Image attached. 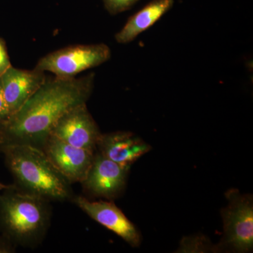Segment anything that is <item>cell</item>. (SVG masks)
<instances>
[{
  "label": "cell",
  "mask_w": 253,
  "mask_h": 253,
  "mask_svg": "<svg viewBox=\"0 0 253 253\" xmlns=\"http://www.w3.org/2000/svg\"><path fill=\"white\" fill-rule=\"evenodd\" d=\"M94 82L93 73L78 78L46 79L16 112L0 125V148L17 144L41 148L63 115L86 104Z\"/></svg>",
  "instance_id": "cell-1"
},
{
  "label": "cell",
  "mask_w": 253,
  "mask_h": 253,
  "mask_svg": "<svg viewBox=\"0 0 253 253\" xmlns=\"http://www.w3.org/2000/svg\"><path fill=\"white\" fill-rule=\"evenodd\" d=\"M6 167L18 189L48 201H64L72 198L69 182L56 169L43 150L28 144L0 148Z\"/></svg>",
  "instance_id": "cell-2"
},
{
  "label": "cell",
  "mask_w": 253,
  "mask_h": 253,
  "mask_svg": "<svg viewBox=\"0 0 253 253\" xmlns=\"http://www.w3.org/2000/svg\"><path fill=\"white\" fill-rule=\"evenodd\" d=\"M0 195V231L15 245L35 246L49 227V201L10 185Z\"/></svg>",
  "instance_id": "cell-3"
},
{
  "label": "cell",
  "mask_w": 253,
  "mask_h": 253,
  "mask_svg": "<svg viewBox=\"0 0 253 253\" xmlns=\"http://www.w3.org/2000/svg\"><path fill=\"white\" fill-rule=\"evenodd\" d=\"M226 196L229 204L221 211L224 236L218 249L249 252L253 247L252 196L241 194L236 189L229 190Z\"/></svg>",
  "instance_id": "cell-4"
},
{
  "label": "cell",
  "mask_w": 253,
  "mask_h": 253,
  "mask_svg": "<svg viewBox=\"0 0 253 253\" xmlns=\"http://www.w3.org/2000/svg\"><path fill=\"white\" fill-rule=\"evenodd\" d=\"M109 46L105 44L68 46L41 58L37 69L50 72L59 78H73L86 70L99 66L111 58Z\"/></svg>",
  "instance_id": "cell-5"
},
{
  "label": "cell",
  "mask_w": 253,
  "mask_h": 253,
  "mask_svg": "<svg viewBox=\"0 0 253 253\" xmlns=\"http://www.w3.org/2000/svg\"><path fill=\"white\" fill-rule=\"evenodd\" d=\"M50 161L70 183H82L90 169L95 151L76 147L49 135L41 146Z\"/></svg>",
  "instance_id": "cell-6"
},
{
  "label": "cell",
  "mask_w": 253,
  "mask_h": 253,
  "mask_svg": "<svg viewBox=\"0 0 253 253\" xmlns=\"http://www.w3.org/2000/svg\"><path fill=\"white\" fill-rule=\"evenodd\" d=\"M101 134L86 104L79 105L63 115L50 133L76 147L94 151Z\"/></svg>",
  "instance_id": "cell-7"
},
{
  "label": "cell",
  "mask_w": 253,
  "mask_h": 253,
  "mask_svg": "<svg viewBox=\"0 0 253 253\" xmlns=\"http://www.w3.org/2000/svg\"><path fill=\"white\" fill-rule=\"evenodd\" d=\"M129 170V168L113 162L98 151L95 153L90 169L81 184L92 196L112 199L124 189Z\"/></svg>",
  "instance_id": "cell-8"
},
{
  "label": "cell",
  "mask_w": 253,
  "mask_h": 253,
  "mask_svg": "<svg viewBox=\"0 0 253 253\" xmlns=\"http://www.w3.org/2000/svg\"><path fill=\"white\" fill-rule=\"evenodd\" d=\"M74 201L91 219L112 231L130 246L137 247L140 244L139 231L113 203L91 201L83 196H78Z\"/></svg>",
  "instance_id": "cell-9"
},
{
  "label": "cell",
  "mask_w": 253,
  "mask_h": 253,
  "mask_svg": "<svg viewBox=\"0 0 253 253\" xmlns=\"http://www.w3.org/2000/svg\"><path fill=\"white\" fill-rule=\"evenodd\" d=\"M46 79L45 72L36 68L26 71L12 66L0 76L5 100L11 116L45 83Z\"/></svg>",
  "instance_id": "cell-10"
},
{
  "label": "cell",
  "mask_w": 253,
  "mask_h": 253,
  "mask_svg": "<svg viewBox=\"0 0 253 253\" xmlns=\"http://www.w3.org/2000/svg\"><path fill=\"white\" fill-rule=\"evenodd\" d=\"M100 154L123 167L130 168L151 146L129 131H115L101 134L96 149Z\"/></svg>",
  "instance_id": "cell-11"
},
{
  "label": "cell",
  "mask_w": 253,
  "mask_h": 253,
  "mask_svg": "<svg viewBox=\"0 0 253 253\" xmlns=\"http://www.w3.org/2000/svg\"><path fill=\"white\" fill-rule=\"evenodd\" d=\"M174 5V0H153L129 17L126 25L115 36L120 44L134 41L143 32L151 28Z\"/></svg>",
  "instance_id": "cell-12"
},
{
  "label": "cell",
  "mask_w": 253,
  "mask_h": 253,
  "mask_svg": "<svg viewBox=\"0 0 253 253\" xmlns=\"http://www.w3.org/2000/svg\"><path fill=\"white\" fill-rule=\"evenodd\" d=\"M217 246H213L204 236H195L181 240L178 253L217 252Z\"/></svg>",
  "instance_id": "cell-13"
},
{
  "label": "cell",
  "mask_w": 253,
  "mask_h": 253,
  "mask_svg": "<svg viewBox=\"0 0 253 253\" xmlns=\"http://www.w3.org/2000/svg\"><path fill=\"white\" fill-rule=\"evenodd\" d=\"M105 9L111 15L130 9L139 0H102Z\"/></svg>",
  "instance_id": "cell-14"
},
{
  "label": "cell",
  "mask_w": 253,
  "mask_h": 253,
  "mask_svg": "<svg viewBox=\"0 0 253 253\" xmlns=\"http://www.w3.org/2000/svg\"><path fill=\"white\" fill-rule=\"evenodd\" d=\"M11 66L4 41L0 39V76Z\"/></svg>",
  "instance_id": "cell-15"
},
{
  "label": "cell",
  "mask_w": 253,
  "mask_h": 253,
  "mask_svg": "<svg viewBox=\"0 0 253 253\" xmlns=\"http://www.w3.org/2000/svg\"><path fill=\"white\" fill-rule=\"evenodd\" d=\"M11 116L5 100L1 80H0V125L6 122Z\"/></svg>",
  "instance_id": "cell-16"
},
{
  "label": "cell",
  "mask_w": 253,
  "mask_h": 253,
  "mask_svg": "<svg viewBox=\"0 0 253 253\" xmlns=\"http://www.w3.org/2000/svg\"><path fill=\"white\" fill-rule=\"evenodd\" d=\"M16 245L4 236H0V253L15 252Z\"/></svg>",
  "instance_id": "cell-17"
},
{
  "label": "cell",
  "mask_w": 253,
  "mask_h": 253,
  "mask_svg": "<svg viewBox=\"0 0 253 253\" xmlns=\"http://www.w3.org/2000/svg\"><path fill=\"white\" fill-rule=\"evenodd\" d=\"M10 185H5V184H2V183L0 182V191H2L3 190L6 189V188L9 187Z\"/></svg>",
  "instance_id": "cell-18"
}]
</instances>
